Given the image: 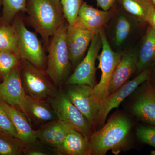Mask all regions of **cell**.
I'll list each match as a JSON object with an SVG mask.
<instances>
[{"label": "cell", "instance_id": "cell-1", "mask_svg": "<svg viewBox=\"0 0 155 155\" xmlns=\"http://www.w3.org/2000/svg\"><path fill=\"white\" fill-rule=\"evenodd\" d=\"M26 12L29 25L41 35L47 48L50 38L67 21L61 0H27Z\"/></svg>", "mask_w": 155, "mask_h": 155}, {"label": "cell", "instance_id": "cell-2", "mask_svg": "<svg viewBox=\"0 0 155 155\" xmlns=\"http://www.w3.org/2000/svg\"><path fill=\"white\" fill-rule=\"evenodd\" d=\"M131 127L130 121L126 116H113L90 136L92 155H104L110 150L121 148L127 141Z\"/></svg>", "mask_w": 155, "mask_h": 155}, {"label": "cell", "instance_id": "cell-3", "mask_svg": "<svg viewBox=\"0 0 155 155\" xmlns=\"http://www.w3.org/2000/svg\"><path fill=\"white\" fill-rule=\"evenodd\" d=\"M68 25L66 21L57 29L50 38L47 48L48 54L45 71L57 87L65 83L72 67L66 39Z\"/></svg>", "mask_w": 155, "mask_h": 155}, {"label": "cell", "instance_id": "cell-4", "mask_svg": "<svg viewBox=\"0 0 155 155\" xmlns=\"http://www.w3.org/2000/svg\"><path fill=\"white\" fill-rule=\"evenodd\" d=\"M19 70L22 85L27 95L47 100L58 93L57 87L45 70L38 68L24 59H21Z\"/></svg>", "mask_w": 155, "mask_h": 155}, {"label": "cell", "instance_id": "cell-5", "mask_svg": "<svg viewBox=\"0 0 155 155\" xmlns=\"http://www.w3.org/2000/svg\"><path fill=\"white\" fill-rule=\"evenodd\" d=\"M12 23L15 26L18 35L19 58L26 60L39 69L45 70L47 56L36 34L27 29L19 14L14 18Z\"/></svg>", "mask_w": 155, "mask_h": 155}, {"label": "cell", "instance_id": "cell-6", "mask_svg": "<svg viewBox=\"0 0 155 155\" xmlns=\"http://www.w3.org/2000/svg\"><path fill=\"white\" fill-rule=\"evenodd\" d=\"M47 101L51 106L58 120L87 136L91 135V125L70 101L65 91H58L55 96Z\"/></svg>", "mask_w": 155, "mask_h": 155}, {"label": "cell", "instance_id": "cell-7", "mask_svg": "<svg viewBox=\"0 0 155 155\" xmlns=\"http://www.w3.org/2000/svg\"><path fill=\"white\" fill-rule=\"evenodd\" d=\"M102 51L99 57V68L101 71V80L94 87L96 96L101 103L109 95V84L114 70L122 58V54L114 51L110 46L104 28L100 31Z\"/></svg>", "mask_w": 155, "mask_h": 155}, {"label": "cell", "instance_id": "cell-8", "mask_svg": "<svg viewBox=\"0 0 155 155\" xmlns=\"http://www.w3.org/2000/svg\"><path fill=\"white\" fill-rule=\"evenodd\" d=\"M101 48V39L98 32L94 35L84 58L66 81V85L84 84L94 87L96 85V60Z\"/></svg>", "mask_w": 155, "mask_h": 155}, {"label": "cell", "instance_id": "cell-9", "mask_svg": "<svg viewBox=\"0 0 155 155\" xmlns=\"http://www.w3.org/2000/svg\"><path fill=\"white\" fill-rule=\"evenodd\" d=\"M66 93L72 104L92 126L96 123L101 102L95 94L94 88L84 84H68Z\"/></svg>", "mask_w": 155, "mask_h": 155}, {"label": "cell", "instance_id": "cell-10", "mask_svg": "<svg viewBox=\"0 0 155 155\" xmlns=\"http://www.w3.org/2000/svg\"><path fill=\"white\" fill-rule=\"evenodd\" d=\"M150 75L149 70L145 69L135 78L127 81L116 91L109 94L101 103L96 123L100 125L104 124L110 112L113 109L119 107V105L125 98L140 85L148 79Z\"/></svg>", "mask_w": 155, "mask_h": 155}, {"label": "cell", "instance_id": "cell-11", "mask_svg": "<svg viewBox=\"0 0 155 155\" xmlns=\"http://www.w3.org/2000/svg\"><path fill=\"white\" fill-rule=\"evenodd\" d=\"M95 34L77 22L68 24L66 39L72 67H76L84 58Z\"/></svg>", "mask_w": 155, "mask_h": 155}, {"label": "cell", "instance_id": "cell-12", "mask_svg": "<svg viewBox=\"0 0 155 155\" xmlns=\"http://www.w3.org/2000/svg\"><path fill=\"white\" fill-rule=\"evenodd\" d=\"M19 66L0 83V100L20 110L27 94L22 85Z\"/></svg>", "mask_w": 155, "mask_h": 155}, {"label": "cell", "instance_id": "cell-13", "mask_svg": "<svg viewBox=\"0 0 155 155\" xmlns=\"http://www.w3.org/2000/svg\"><path fill=\"white\" fill-rule=\"evenodd\" d=\"M28 121L36 124H45L57 120L51 106L47 100L38 99L26 95L22 103L21 110Z\"/></svg>", "mask_w": 155, "mask_h": 155}, {"label": "cell", "instance_id": "cell-14", "mask_svg": "<svg viewBox=\"0 0 155 155\" xmlns=\"http://www.w3.org/2000/svg\"><path fill=\"white\" fill-rule=\"evenodd\" d=\"M137 51L132 49L122 54L114 70L109 84V94L113 93L127 82L137 69Z\"/></svg>", "mask_w": 155, "mask_h": 155}, {"label": "cell", "instance_id": "cell-15", "mask_svg": "<svg viewBox=\"0 0 155 155\" xmlns=\"http://www.w3.org/2000/svg\"><path fill=\"white\" fill-rule=\"evenodd\" d=\"M72 127L57 119L45 124L36 130L37 137L42 143L56 150L63 144L69 130Z\"/></svg>", "mask_w": 155, "mask_h": 155}, {"label": "cell", "instance_id": "cell-16", "mask_svg": "<svg viewBox=\"0 0 155 155\" xmlns=\"http://www.w3.org/2000/svg\"><path fill=\"white\" fill-rule=\"evenodd\" d=\"M111 11L95 8L84 2L78 14L76 22L94 34L98 33L110 18Z\"/></svg>", "mask_w": 155, "mask_h": 155}, {"label": "cell", "instance_id": "cell-17", "mask_svg": "<svg viewBox=\"0 0 155 155\" xmlns=\"http://www.w3.org/2000/svg\"><path fill=\"white\" fill-rule=\"evenodd\" d=\"M132 108L140 120L155 126V87L147 86L137 98Z\"/></svg>", "mask_w": 155, "mask_h": 155}, {"label": "cell", "instance_id": "cell-18", "mask_svg": "<svg viewBox=\"0 0 155 155\" xmlns=\"http://www.w3.org/2000/svg\"><path fill=\"white\" fill-rule=\"evenodd\" d=\"M89 137L72 127L63 144L56 150V153L61 155H92Z\"/></svg>", "mask_w": 155, "mask_h": 155}, {"label": "cell", "instance_id": "cell-19", "mask_svg": "<svg viewBox=\"0 0 155 155\" xmlns=\"http://www.w3.org/2000/svg\"><path fill=\"white\" fill-rule=\"evenodd\" d=\"M0 104L11 118L19 138L25 144L36 141L38 139L36 130L31 127L25 114L19 109L2 100H0Z\"/></svg>", "mask_w": 155, "mask_h": 155}, {"label": "cell", "instance_id": "cell-20", "mask_svg": "<svg viewBox=\"0 0 155 155\" xmlns=\"http://www.w3.org/2000/svg\"><path fill=\"white\" fill-rule=\"evenodd\" d=\"M127 13L140 22H148L155 5L151 0H117Z\"/></svg>", "mask_w": 155, "mask_h": 155}, {"label": "cell", "instance_id": "cell-21", "mask_svg": "<svg viewBox=\"0 0 155 155\" xmlns=\"http://www.w3.org/2000/svg\"><path fill=\"white\" fill-rule=\"evenodd\" d=\"M155 62V31L150 27L137 51V69L143 71Z\"/></svg>", "mask_w": 155, "mask_h": 155}, {"label": "cell", "instance_id": "cell-22", "mask_svg": "<svg viewBox=\"0 0 155 155\" xmlns=\"http://www.w3.org/2000/svg\"><path fill=\"white\" fill-rule=\"evenodd\" d=\"M0 51L13 53L19 57L16 28L13 23H7L2 20L0 22Z\"/></svg>", "mask_w": 155, "mask_h": 155}, {"label": "cell", "instance_id": "cell-23", "mask_svg": "<svg viewBox=\"0 0 155 155\" xmlns=\"http://www.w3.org/2000/svg\"><path fill=\"white\" fill-rule=\"evenodd\" d=\"M25 145L18 137L0 133V155L23 154Z\"/></svg>", "mask_w": 155, "mask_h": 155}, {"label": "cell", "instance_id": "cell-24", "mask_svg": "<svg viewBox=\"0 0 155 155\" xmlns=\"http://www.w3.org/2000/svg\"><path fill=\"white\" fill-rule=\"evenodd\" d=\"M27 0H2V21L12 23L18 14L26 12Z\"/></svg>", "mask_w": 155, "mask_h": 155}, {"label": "cell", "instance_id": "cell-25", "mask_svg": "<svg viewBox=\"0 0 155 155\" xmlns=\"http://www.w3.org/2000/svg\"><path fill=\"white\" fill-rule=\"evenodd\" d=\"M21 61L15 54L0 51V81H2L14 69L19 67Z\"/></svg>", "mask_w": 155, "mask_h": 155}, {"label": "cell", "instance_id": "cell-26", "mask_svg": "<svg viewBox=\"0 0 155 155\" xmlns=\"http://www.w3.org/2000/svg\"><path fill=\"white\" fill-rule=\"evenodd\" d=\"M131 29V24L129 19L124 16H119L116 21L115 29V44L120 46L128 37Z\"/></svg>", "mask_w": 155, "mask_h": 155}, {"label": "cell", "instance_id": "cell-27", "mask_svg": "<svg viewBox=\"0 0 155 155\" xmlns=\"http://www.w3.org/2000/svg\"><path fill=\"white\" fill-rule=\"evenodd\" d=\"M64 17L69 25L75 23L83 0H61Z\"/></svg>", "mask_w": 155, "mask_h": 155}, {"label": "cell", "instance_id": "cell-28", "mask_svg": "<svg viewBox=\"0 0 155 155\" xmlns=\"http://www.w3.org/2000/svg\"><path fill=\"white\" fill-rule=\"evenodd\" d=\"M0 133L18 137L17 130L15 129L11 118L2 105L0 104Z\"/></svg>", "mask_w": 155, "mask_h": 155}, {"label": "cell", "instance_id": "cell-29", "mask_svg": "<svg viewBox=\"0 0 155 155\" xmlns=\"http://www.w3.org/2000/svg\"><path fill=\"white\" fill-rule=\"evenodd\" d=\"M136 134L142 142L155 147V126L140 127Z\"/></svg>", "mask_w": 155, "mask_h": 155}, {"label": "cell", "instance_id": "cell-30", "mask_svg": "<svg viewBox=\"0 0 155 155\" xmlns=\"http://www.w3.org/2000/svg\"><path fill=\"white\" fill-rule=\"evenodd\" d=\"M39 140L30 143L25 144L23 154L26 155H49L52 153L45 147Z\"/></svg>", "mask_w": 155, "mask_h": 155}, {"label": "cell", "instance_id": "cell-31", "mask_svg": "<svg viewBox=\"0 0 155 155\" xmlns=\"http://www.w3.org/2000/svg\"><path fill=\"white\" fill-rule=\"evenodd\" d=\"M98 6L105 11H110L115 5L117 0H96Z\"/></svg>", "mask_w": 155, "mask_h": 155}, {"label": "cell", "instance_id": "cell-32", "mask_svg": "<svg viewBox=\"0 0 155 155\" xmlns=\"http://www.w3.org/2000/svg\"><path fill=\"white\" fill-rule=\"evenodd\" d=\"M148 23H149L150 25V27H151L155 31V5L153 12L151 17L150 18L149 21Z\"/></svg>", "mask_w": 155, "mask_h": 155}, {"label": "cell", "instance_id": "cell-33", "mask_svg": "<svg viewBox=\"0 0 155 155\" xmlns=\"http://www.w3.org/2000/svg\"><path fill=\"white\" fill-rule=\"evenodd\" d=\"M2 0H0V9H1V6H2ZM2 14H1V11H0V22L2 21Z\"/></svg>", "mask_w": 155, "mask_h": 155}, {"label": "cell", "instance_id": "cell-34", "mask_svg": "<svg viewBox=\"0 0 155 155\" xmlns=\"http://www.w3.org/2000/svg\"><path fill=\"white\" fill-rule=\"evenodd\" d=\"M150 154L152 155H155V150H152L151 151Z\"/></svg>", "mask_w": 155, "mask_h": 155}, {"label": "cell", "instance_id": "cell-35", "mask_svg": "<svg viewBox=\"0 0 155 155\" xmlns=\"http://www.w3.org/2000/svg\"><path fill=\"white\" fill-rule=\"evenodd\" d=\"M151 1L152 2L154 5H155V0H151Z\"/></svg>", "mask_w": 155, "mask_h": 155}]
</instances>
